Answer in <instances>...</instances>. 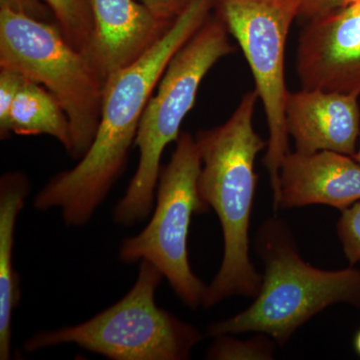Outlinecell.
Listing matches in <instances>:
<instances>
[{"label": "cell", "mask_w": 360, "mask_h": 360, "mask_svg": "<svg viewBox=\"0 0 360 360\" xmlns=\"http://www.w3.org/2000/svg\"><path fill=\"white\" fill-rule=\"evenodd\" d=\"M274 343L264 338L241 341L229 335L217 336L206 359L217 360H266L274 359Z\"/></svg>", "instance_id": "cell-16"}, {"label": "cell", "mask_w": 360, "mask_h": 360, "mask_svg": "<svg viewBox=\"0 0 360 360\" xmlns=\"http://www.w3.org/2000/svg\"><path fill=\"white\" fill-rule=\"evenodd\" d=\"M338 231L348 262L360 264V200L342 210Z\"/></svg>", "instance_id": "cell-17"}, {"label": "cell", "mask_w": 360, "mask_h": 360, "mask_svg": "<svg viewBox=\"0 0 360 360\" xmlns=\"http://www.w3.org/2000/svg\"><path fill=\"white\" fill-rule=\"evenodd\" d=\"M30 180L21 172H8L0 180V359H11L13 317L20 307V276L13 266L18 217L30 193Z\"/></svg>", "instance_id": "cell-13"}, {"label": "cell", "mask_w": 360, "mask_h": 360, "mask_svg": "<svg viewBox=\"0 0 360 360\" xmlns=\"http://www.w3.org/2000/svg\"><path fill=\"white\" fill-rule=\"evenodd\" d=\"M258 246L265 272L255 302L231 319L210 324L208 336L262 333L283 345L296 329L330 305L345 302L360 309V270L333 271L307 264L283 222H265Z\"/></svg>", "instance_id": "cell-3"}, {"label": "cell", "mask_w": 360, "mask_h": 360, "mask_svg": "<svg viewBox=\"0 0 360 360\" xmlns=\"http://www.w3.org/2000/svg\"><path fill=\"white\" fill-rule=\"evenodd\" d=\"M0 6L25 13L42 20H46L47 13L51 11L44 0H0Z\"/></svg>", "instance_id": "cell-21"}, {"label": "cell", "mask_w": 360, "mask_h": 360, "mask_svg": "<svg viewBox=\"0 0 360 360\" xmlns=\"http://www.w3.org/2000/svg\"><path fill=\"white\" fill-rule=\"evenodd\" d=\"M352 158H354L355 160L359 161L360 163V142L359 148L356 149V153H355V155L352 156Z\"/></svg>", "instance_id": "cell-23"}, {"label": "cell", "mask_w": 360, "mask_h": 360, "mask_svg": "<svg viewBox=\"0 0 360 360\" xmlns=\"http://www.w3.org/2000/svg\"><path fill=\"white\" fill-rule=\"evenodd\" d=\"M236 51L219 18H208L174 54L141 116L134 146L136 170L113 210V220L132 226L148 219L155 205L160 160L168 144L177 141L184 118L193 108L203 78L219 59Z\"/></svg>", "instance_id": "cell-4"}, {"label": "cell", "mask_w": 360, "mask_h": 360, "mask_svg": "<svg viewBox=\"0 0 360 360\" xmlns=\"http://www.w3.org/2000/svg\"><path fill=\"white\" fill-rule=\"evenodd\" d=\"M296 70L302 89L360 96V0H345L307 21L300 32Z\"/></svg>", "instance_id": "cell-9"}, {"label": "cell", "mask_w": 360, "mask_h": 360, "mask_svg": "<svg viewBox=\"0 0 360 360\" xmlns=\"http://www.w3.org/2000/svg\"><path fill=\"white\" fill-rule=\"evenodd\" d=\"M0 68L18 71L58 99L71 129L70 155H85L101 122L105 80L58 25L0 6Z\"/></svg>", "instance_id": "cell-5"}, {"label": "cell", "mask_w": 360, "mask_h": 360, "mask_svg": "<svg viewBox=\"0 0 360 360\" xmlns=\"http://www.w3.org/2000/svg\"><path fill=\"white\" fill-rule=\"evenodd\" d=\"M163 277L142 260L136 281L122 300L82 323L35 333L25 341V352L75 345L113 360L188 359L201 333L158 307L155 293Z\"/></svg>", "instance_id": "cell-6"}, {"label": "cell", "mask_w": 360, "mask_h": 360, "mask_svg": "<svg viewBox=\"0 0 360 360\" xmlns=\"http://www.w3.org/2000/svg\"><path fill=\"white\" fill-rule=\"evenodd\" d=\"M354 347L355 350H356L357 354L360 355V330L359 331V333H357V335H355Z\"/></svg>", "instance_id": "cell-22"}, {"label": "cell", "mask_w": 360, "mask_h": 360, "mask_svg": "<svg viewBox=\"0 0 360 360\" xmlns=\"http://www.w3.org/2000/svg\"><path fill=\"white\" fill-rule=\"evenodd\" d=\"M288 134L296 151H335L354 156L360 136L359 96L322 89L288 92L285 105Z\"/></svg>", "instance_id": "cell-10"}, {"label": "cell", "mask_w": 360, "mask_h": 360, "mask_svg": "<svg viewBox=\"0 0 360 360\" xmlns=\"http://www.w3.org/2000/svg\"><path fill=\"white\" fill-rule=\"evenodd\" d=\"M345 0H300L298 18L309 21L335 11Z\"/></svg>", "instance_id": "cell-19"}, {"label": "cell", "mask_w": 360, "mask_h": 360, "mask_svg": "<svg viewBox=\"0 0 360 360\" xmlns=\"http://www.w3.org/2000/svg\"><path fill=\"white\" fill-rule=\"evenodd\" d=\"M160 20L174 21L188 0H137Z\"/></svg>", "instance_id": "cell-20"}, {"label": "cell", "mask_w": 360, "mask_h": 360, "mask_svg": "<svg viewBox=\"0 0 360 360\" xmlns=\"http://www.w3.org/2000/svg\"><path fill=\"white\" fill-rule=\"evenodd\" d=\"M258 98L257 90H250L224 124L195 139L200 196L217 212L224 239L221 265L203 296L206 309L231 296H257L262 288V276L250 262L248 236L257 182L255 158L266 146L253 127Z\"/></svg>", "instance_id": "cell-2"}, {"label": "cell", "mask_w": 360, "mask_h": 360, "mask_svg": "<svg viewBox=\"0 0 360 360\" xmlns=\"http://www.w3.org/2000/svg\"><path fill=\"white\" fill-rule=\"evenodd\" d=\"M25 79L18 71L0 68V124L6 122L14 99Z\"/></svg>", "instance_id": "cell-18"}, {"label": "cell", "mask_w": 360, "mask_h": 360, "mask_svg": "<svg viewBox=\"0 0 360 360\" xmlns=\"http://www.w3.org/2000/svg\"><path fill=\"white\" fill-rule=\"evenodd\" d=\"M360 200V163L330 150L285 156L279 175L276 208L311 205L347 210Z\"/></svg>", "instance_id": "cell-11"}, {"label": "cell", "mask_w": 360, "mask_h": 360, "mask_svg": "<svg viewBox=\"0 0 360 360\" xmlns=\"http://www.w3.org/2000/svg\"><path fill=\"white\" fill-rule=\"evenodd\" d=\"M215 0H188L167 32L104 84L101 122L75 167L52 177L33 200L39 212L60 210L68 226H84L124 172L141 116L174 54L210 18Z\"/></svg>", "instance_id": "cell-1"}, {"label": "cell", "mask_w": 360, "mask_h": 360, "mask_svg": "<svg viewBox=\"0 0 360 360\" xmlns=\"http://www.w3.org/2000/svg\"><path fill=\"white\" fill-rule=\"evenodd\" d=\"M51 9L56 25L65 39L75 49L89 56L92 34V18L90 0H44Z\"/></svg>", "instance_id": "cell-15"}, {"label": "cell", "mask_w": 360, "mask_h": 360, "mask_svg": "<svg viewBox=\"0 0 360 360\" xmlns=\"http://www.w3.org/2000/svg\"><path fill=\"white\" fill-rule=\"evenodd\" d=\"M90 6L94 34L89 58L104 80L141 58L172 23L137 0H90Z\"/></svg>", "instance_id": "cell-12"}, {"label": "cell", "mask_w": 360, "mask_h": 360, "mask_svg": "<svg viewBox=\"0 0 360 360\" xmlns=\"http://www.w3.org/2000/svg\"><path fill=\"white\" fill-rule=\"evenodd\" d=\"M214 7L245 54L264 104L269 134L264 163L276 207L281 165L290 153L285 122L290 92L285 82L286 41L298 18L300 0H215Z\"/></svg>", "instance_id": "cell-8"}, {"label": "cell", "mask_w": 360, "mask_h": 360, "mask_svg": "<svg viewBox=\"0 0 360 360\" xmlns=\"http://www.w3.org/2000/svg\"><path fill=\"white\" fill-rule=\"evenodd\" d=\"M201 156L188 132L180 134L167 167L161 169L156 205L148 224L124 239L118 258L124 264L150 262L160 270L182 302L191 309L202 305L206 285L191 270L188 259L189 227L195 213L207 212L200 193Z\"/></svg>", "instance_id": "cell-7"}, {"label": "cell", "mask_w": 360, "mask_h": 360, "mask_svg": "<svg viewBox=\"0 0 360 360\" xmlns=\"http://www.w3.org/2000/svg\"><path fill=\"white\" fill-rule=\"evenodd\" d=\"M49 135L65 148L72 149L70 120L63 106L42 85L26 78L14 99L6 122L0 124V136L9 134Z\"/></svg>", "instance_id": "cell-14"}]
</instances>
